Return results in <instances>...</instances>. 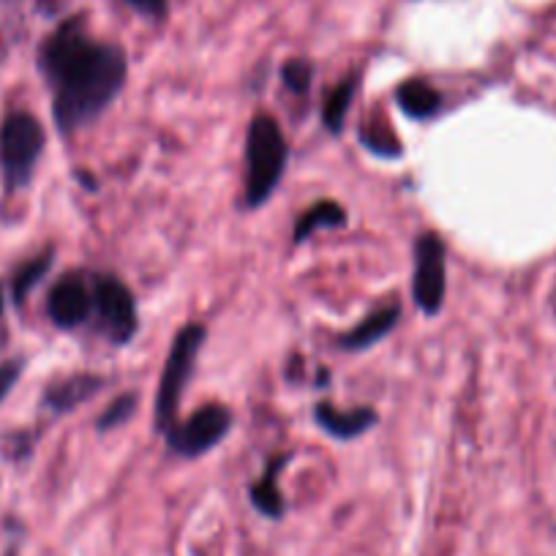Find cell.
Returning <instances> with one entry per match:
<instances>
[{
  "instance_id": "7",
  "label": "cell",
  "mask_w": 556,
  "mask_h": 556,
  "mask_svg": "<svg viewBox=\"0 0 556 556\" xmlns=\"http://www.w3.org/2000/svg\"><path fill=\"white\" fill-rule=\"evenodd\" d=\"M93 308L101 319L104 333L117 346L128 344L137 333V303L131 290L115 276H96L93 281Z\"/></svg>"
},
{
  "instance_id": "1",
  "label": "cell",
  "mask_w": 556,
  "mask_h": 556,
  "mask_svg": "<svg viewBox=\"0 0 556 556\" xmlns=\"http://www.w3.org/2000/svg\"><path fill=\"white\" fill-rule=\"evenodd\" d=\"M41 72L52 88V115L63 134L93 123L126 85V52L93 41L83 20L63 23L41 47Z\"/></svg>"
},
{
  "instance_id": "15",
  "label": "cell",
  "mask_w": 556,
  "mask_h": 556,
  "mask_svg": "<svg viewBox=\"0 0 556 556\" xmlns=\"http://www.w3.org/2000/svg\"><path fill=\"white\" fill-rule=\"evenodd\" d=\"M355 93H357V74H352V77L341 79L339 88H336L333 93L328 96V101H325L323 121L333 134H339L341 126H344L352 101H355Z\"/></svg>"
},
{
  "instance_id": "20",
  "label": "cell",
  "mask_w": 556,
  "mask_h": 556,
  "mask_svg": "<svg viewBox=\"0 0 556 556\" xmlns=\"http://www.w3.org/2000/svg\"><path fill=\"white\" fill-rule=\"evenodd\" d=\"M20 374H23V363L20 361H9L0 366V401L12 393V388L17 384V379H20Z\"/></svg>"
},
{
  "instance_id": "3",
  "label": "cell",
  "mask_w": 556,
  "mask_h": 556,
  "mask_svg": "<svg viewBox=\"0 0 556 556\" xmlns=\"http://www.w3.org/2000/svg\"><path fill=\"white\" fill-rule=\"evenodd\" d=\"M207 339V330L202 325H186L173 341V350L167 355V366L162 371L156 393V429L162 434H169L175 429V417H178L180 395H184L186 382L191 379L200 357L202 344Z\"/></svg>"
},
{
  "instance_id": "6",
  "label": "cell",
  "mask_w": 556,
  "mask_h": 556,
  "mask_svg": "<svg viewBox=\"0 0 556 556\" xmlns=\"http://www.w3.org/2000/svg\"><path fill=\"white\" fill-rule=\"evenodd\" d=\"M229 429H232V412L224 404H205L189 420L175 426L167 440L178 456L197 458L216 447L229 434Z\"/></svg>"
},
{
  "instance_id": "5",
  "label": "cell",
  "mask_w": 556,
  "mask_h": 556,
  "mask_svg": "<svg viewBox=\"0 0 556 556\" xmlns=\"http://www.w3.org/2000/svg\"><path fill=\"white\" fill-rule=\"evenodd\" d=\"M412 295L424 314H440L447 295V260L445 243L437 232H424L415 243V267H412Z\"/></svg>"
},
{
  "instance_id": "8",
  "label": "cell",
  "mask_w": 556,
  "mask_h": 556,
  "mask_svg": "<svg viewBox=\"0 0 556 556\" xmlns=\"http://www.w3.org/2000/svg\"><path fill=\"white\" fill-rule=\"evenodd\" d=\"M47 314L63 330L79 328L93 314V285L85 281L83 273H66L50 290Z\"/></svg>"
},
{
  "instance_id": "14",
  "label": "cell",
  "mask_w": 556,
  "mask_h": 556,
  "mask_svg": "<svg viewBox=\"0 0 556 556\" xmlns=\"http://www.w3.org/2000/svg\"><path fill=\"white\" fill-rule=\"evenodd\" d=\"M346 224V211L333 200H323L317 205L308 207L295 224V243H303V240L312 238L317 229H336Z\"/></svg>"
},
{
  "instance_id": "4",
  "label": "cell",
  "mask_w": 556,
  "mask_h": 556,
  "mask_svg": "<svg viewBox=\"0 0 556 556\" xmlns=\"http://www.w3.org/2000/svg\"><path fill=\"white\" fill-rule=\"evenodd\" d=\"M45 142V126L30 112H12L0 123V167L9 191L30 184Z\"/></svg>"
},
{
  "instance_id": "10",
  "label": "cell",
  "mask_w": 556,
  "mask_h": 556,
  "mask_svg": "<svg viewBox=\"0 0 556 556\" xmlns=\"http://www.w3.org/2000/svg\"><path fill=\"white\" fill-rule=\"evenodd\" d=\"M104 388V379L96 374H72V377L52 382L45 393V406L52 412H72L74 406L85 404Z\"/></svg>"
},
{
  "instance_id": "18",
  "label": "cell",
  "mask_w": 556,
  "mask_h": 556,
  "mask_svg": "<svg viewBox=\"0 0 556 556\" xmlns=\"http://www.w3.org/2000/svg\"><path fill=\"white\" fill-rule=\"evenodd\" d=\"M134 406H137V395L134 393L117 395V399L106 406L104 415L99 417V424H96L99 426V431H110V429H117V426L126 424L128 417L134 415Z\"/></svg>"
},
{
  "instance_id": "17",
  "label": "cell",
  "mask_w": 556,
  "mask_h": 556,
  "mask_svg": "<svg viewBox=\"0 0 556 556\" xmlns=\"http://www.w3.org/2000/svg\"><path fill=\"white\" fill-rule=\"evenodd\" d=\"M361 142L371 153L384 159H399L401 156V142L393 134V128L384 126V123H368L361 128Z\"/></svg>"
},
{
  "instance_id": "16",
  "label": "cell",
  "mask_w": 556,
  "mask_h": 556,
  "mask_svg": "<svg viewBox=\"0 0 556 556\" xmlns=\"http://www.w3.org/2000/svg\"><path fill=\"white\" fill-rule=\"evenodd\" d=\"M52 267V251H45V254L34 256L30 262H25L17 273H14V281H12V295L14 301L23 303L25 298L30 295L36 285H39L41 278L47 276V270Z\"/></svg>"
},
{
  "instance_id": "12",
  "label": "cell",
  "mask_w": 556,
  "mask_h": 556,
  "mask_svg": "<svg viewBox=\"0 0 556 556\" xmlns=\"http://www.w3.org/2000/svg\"><path fill=\"white\" fill-rule=\"evenodd\" d=\"M395 101L404 110V115L415 117V121H426V117L437 115L442 106L440 90L431 88L424 79H406L395 90Z\"/></svg>"
},
{
  "instance_id": "22",
  "label": "cell",
  "mask_w": 556,
  "mask_h": 556,
  "mask_svg": "<svg viewBox=\"0 0 556 556\" xmlns=\"http://www.w3.org/2000/svg\"><path fill=\"white\" fill-rule=\"evenodd\" d=\"M0 314H3V295H0Z\"/></svg>"
},
{
  "instance_id": "21",
  "label": "cell",
  "mask_w": 556,
  "mask_h": 556,
  "mask_svg": "<svg viewBox=\"0 0 556 556\" xmlns=\"http://www.w3.org/2000/svg\"><path fill=\"white\" fill-rule=\"evenodd\" d=\"M126 3L146 17H164L167 12V0H126Z\"/></svg>"
},
{
  "instance_id": "9",
  "label": "cell",
  "mask_w": 556,
  "mask_h": 556,
  "mask_svg": "<svg viewBox=\"0 0 556 556\" xmlns=\"http://www.w3.org/2000/svg\"><path fill=\"white\" fill-rule=\"evenodd\" d=\"M314 415H317V424L336 440H355V437L366 434L377 424V412L371 406H357V409L341 412L333 404H328V401H323V404H317Z\"/></svg>"
},
{
  "instance_id": "13",
  "label": "cell",
  "mask_w": 556,
  "mask_h": 556,
  "mask_svg": "<svg viewBox=\"0 0 556 556\" xmlns=\"http://www.w3.org/2000/svg\"><path fill=\"white\" fill-rule=\"evenodd\" d=\"M285 464H287V456L273 458L270 467L265 469V478L256 480V483L251 485V502H254L256 510L265 513V516L270 518L285 516V496H281V491H278V472H281Z\"/></svg>"
},
{
  "instance_id": "19",
  "label": "cell",
  "mask_w": 556,
  "mask_h": 556,
  "mask_svg": "<svg viewBox=\"0 0 556 556\" xmlns=\"http://www.w3.org/2000/svg\"><path fill=\"white\" fill-rule=\"evenodd\" d=\"M312 66L306 61H290L285 68H281V77H285V85L298 96H306L308 88H312Z\"/></svg>"
},
{
  "instance_id": "11",
  "label": "cell",
  "mask_w": 556,
  "mask_h": 556,
  "mask_svg": "<svg viewBox=\"0 0 556 556\" xmlns=\"http://www.w3.org/2000/svg\"><path fill=\"white\" fill-rule=\"evenodd\" d=\"M399 317H401V306L379 308V312L368 314V317L363 319L357 328H352L350 333L341 336L339 346H341V350H350V352L368 350V346L377 344L379 339H384V336H388L390 330L395 328Z\"/></svg>"
},
{
  "instance_id": "2",
  "label": "cell",
  "mask_w": 556,
  "mask_h": 556,
  "mask_svg": "<svg viewBox=\"0 0 556 556\" xmlns=\"http://www.w3.org/2000/svg\"><path fill=\"white\" fill-rule=\"evenodd\" d=\"M287 139L270 115H256L245 137V205L260 207L285 178Z\"/></svg>"
}]
</instances>
